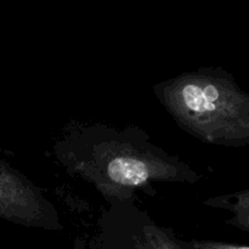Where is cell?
I'll return each mask as SVG.
<instances>
[{
	"label": "cell",
	"instance_id": "cell-1",
	"mask_svg": "<svg viewBox=\"0 0 249 249\" xmlns=\"http://www.w3.org/2000/svg\"><path fill=\"white\" fill-rule=\"evenodd\" d=\"M53 152L68 174L94 186L113 206L131 204L140 191L155 194L157 182L192 185L202 178L136 126L75 124L56 141Z\"/></svg>",
	"mask_w": 249,
	"mask_h": 249
},
{
	"label": "cell",
	"instance_id": "cell-2",
	"mask_svg": "<svg viewBox=\"0 0 249 249\" xmlns=\"http://www.w3.org/2000/svg\"><path fill=\"white\" fill-rule=\"evenodd\" d=\"M180 129L204 143L249 146V94L220 67H203L153 88Z\"/></svg>",
	"mask_w": 249,
	"mask_h": 249
},
{
	"label": "cell",
	"instance_id": "cell-3",
	"mask_svg": "<svg viewBox=\"0 0 249 249\" xmlns=\"http://www.w3.org/2000/svg\"><path fill=\"white\" fill-rule=\"evenodd\" d=\"M0 220L24 228L61 231L60 215L40 187L0 160Z\"/></svg>",
	"mask_w": 249,
	"mask_h": 249
},
{
	"label": "cell",
	"instance_id": "cell-4",
	"mask_svg": "<svg viewBox=\"0 0 249 249\" xmlns=\"http://www.w3.org/2000/svg\"><path fill=\"white\" fill-rule=\"evenodd\" d=\"M118 206L128 216L124 221H119L129 230V241L133 249H182L168 229L156 224L142 212L134 209L133 204H128L130 212H126L122 204Z\"/></svg>",
	"mask_w": 249,
	"mask_h": 249
},
{
	"label": "cell",
	"instance_id": "cell-5",
	"mask_svg": "<svg viewBox=\"0 0 249 249\" xmlns=\"http://www.w3.org/2000/svg\"><path fill=\"white\" fill-rule=\"evenodd\" d=\"M204 206L230 214L226 224L249 232V190L219 195L204 201Z\"/></svg>",
	"mask_w": 249,
	"mask_h": 249
},
{
	"label": "cell",
	"instance_id": "cell-6",
	"mask_svg": "<svg viewBox=\"0 0 249 249\" xmlns=\"http://www.w3.org/2000/svg\"><path fill=\"white\" fill-rule=\"evenodd\" d=\"M185 246L191 249H249V246L232 245V243L218 242V241H197L192 240L185 243Z\"/></svg>",
	"mask_w": 249,
	"mask_h": 249
},
{
	"label": "cell",
	"instance_id": "cell-7",
	"mask_svg": "<svg viewBox=\"0 0 249 249\" xmlns=\"http://www.w3.org/2000/svg\"><path fill=\"white\" fill-rule=\"evenodd\" d=\"M74 249H88L87 245L84 243V241L77 240L74 242Z\"/></svg>",
	"mask_w": 249,
	"mask_h": 249
}]
</instances>
